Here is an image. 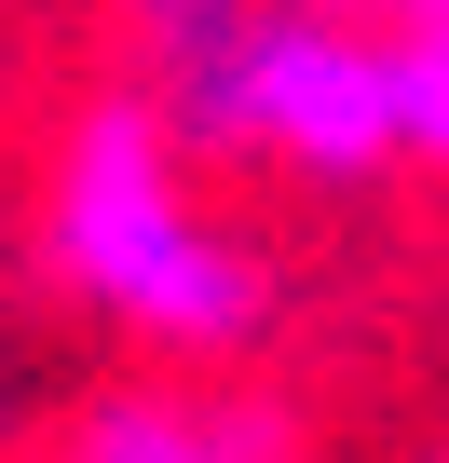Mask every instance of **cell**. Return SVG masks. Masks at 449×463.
I'll return each mask as SVG.
<instances>
[{
    "instance_id": "6da1fadb",
    "label": "cell",
    "mask_w": 449,
    "mask_h": 463,
    "mask_svg": "<svg viewBox=\"0 0 449 463\" xmlns=\"http://www.w3.org/2000/svg\"><path fill=\"white\" fill-rule=\"evenodd\" d=\"M136 82L191 150L273 177H395L408 164V28H354L327 0H123Z\"/></svg>"
},
{
    "instance_id": "3957f363",
    "label": "cell",
    "mask_w": 449,
    "mask_h": 463,
    "mask_svg": "<svg viewBox=\"0 0 449 463\" xmlns=\"http://www.w3.org/2000/svg\"><path fill=\"white\" fill-rule=\"evenodd\" d=\"M55 463H286L273 409H232V395H191V382H123L69 422Z\"/></svg>"
},
{
    "instance_id": "5b68a950",
    "label": "cell",
    "mask_w": 449,
    "mask_h": 463,
    "mask_svg": "<svg viewBox=\"0 0 449 463\" xmlns=\"http://www.w3.org/2000/svg\"><path fill=\"white\" fill-rule=\"evenodd\" d=\"M422 28H449V0H422Z\"/></svg>"
},
{
    "instance_id": "277c9868",
    "label": "cell",
    "mask_w": 449,
    "mask_h": 463,
    "mask_svg": "<svg viewBox=\"0 0 449 463\" xmlns=\"http://www.w3.org/2000/svg\"><path fill=\"white\" fill-rule=\"evenodd\" d=\"M408 164L449 177V28H408Z\"/></svg>"
},
{
    "instance_id": "8992f818",
    "label": "cell",
    "mask_w": 449,
    "mask_h": 463,
    "mask_svg": "<svg viewBox=\"0 0 449 463\" xmlns=\"http://www.w3.org/2000/svg\"><path fill=\"white\" fill-rule=\"evenodd\" d=\"M395 14H422V0H395Z\"/></svg>"
},
{
    "instance_id": "7a4b0ae2",
    "label": "cell",
    "mask_w": 449,
    "mask_h": 463,
    "mask_svg": "<svg viewBox=\"0 0 449 463\" xmlns=\"http://www.w3.org/2000/svg\"><path fill=\"white\" fill-rule=\"evenodd\" d=\"M42 246L123 341H150L177 368H232L273 327L259 246L191 191V137L164 123L150 82H109V96L69 109V150H55V191H42Z\"/></svg>"
}]
</instances>
